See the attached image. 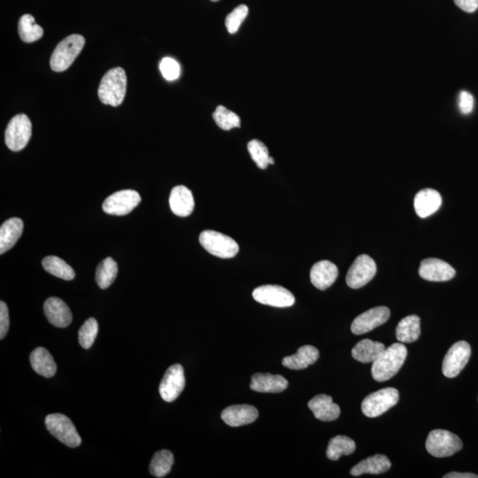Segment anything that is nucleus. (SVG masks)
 Listing matches in <instances>:
<instances>
[{"instance_id": "1", "label": "nucleus", "mask_w": 478, "mask_h": 478, "mask_svg": "<svg viewBox=\"0 0 478 478\" xmlns=\"http://www.w3.org/2000/svg\"><path fill=\"white\" fill-rule=\"evenodd\" d=\"M407 355V349L402 343H395L387 347L373 362V378L378 382H384L394 377L403 366Z\"/></svg>"}, {"instance_id": "2", "label": "nucleus", "mask_w": 478, "mask_h": 478, "mask_svg": "<svg viewBox=\"0 0 478 478\" xmlns=\"http://www.w3.org/2000/svg\"><path fill=\"white\" fill-rule=\"evenodd\" d=\"M127 90V76L124 69L118 67L105 74L101 79L98 94L102 103L118 107L123 103Z\"/></svg>"}, {"instance_id": "3", "label": "nucleus", "mask_w": 478, "mask_h": 478, "mask_svg": "<svg viewBox=\"0 0 478 478\" xmlns=\"http://www.w3.org/2000/svg\"><path fill=\"white\" fill-rule=\"evenodd\" d=\"M85 44V37L81 35H70L66 37L53 51L50 60L51 69L55 72L65 71L78 58Z\"/></svg>"}, {"instance_id": "4", "label": "nucleus", "mask_w": 478, "mask_h": 478, "mask_svg": "<svg viewBox=\"0 0 478 478\" xmlns=\"http://www.w3.org/2000/svg\"><path fill=\"white\" fill-rule=\"evenodd\" d=\"M462 445L457 435L445 430H432L426 441L427 451L436 458L452 457L461 450Z\"/></svg>"}, {"instance_id": "5", "label": "nucleus", "mask_w": 478, "mask_h": 478, "mask_svg": "<svg viewBox=\"0 0 478 478\" xmlns=\"http://www.w3.org/2000/svg\"><path fill=\"white\" fill-rule=\"evenodd\" d=\"M200 243L210 254L222 259H231L239 251L238 244L233 238L218 231H204L200 236Z\"/></svg>"}, {"instance_id": "6", "label": "nucleus", "mask_w": 478, "mask_h": 478, "mask_svg": "<svg viewBox=\"0 0 478 478\" xmlns=\"http://www.w3.org/2000/svg\"><path fill=\"white\" fill-rule=\"evenodd\" d=\"M46 426L54 438L69 448H75L81 445L82 439L74 423L64 414H49L46 418Z\"/></svg>"}, {"instance_id": "7", "label": "nucleus", "mask_w": 478, "mask_h": 478, "mask_svg": "<svg viewBox=\"0 0 478 478\" xmlns=\"http://www.w3.org/2000/svg\"><path fill=\"white\" fill-rule=\"evenodd\" d=\"M400 393L395 388L381 389L368 395L362 401V413L369 418L380 416L391 407L396 406Z\"/></svg>"}, {"instance_id": "8", "label": "nucleus", "mask_w": 478, "mask_h": 478, "mask_svg": "<svg viewBox=\"0 0 478 478\" xmlns=\"http://www.w3.org/2000/svg\"><path fill=\"white\" fill-rule=\"evenodd\" d=\"M32 136V124L25 114H17L12 117L6 127L5 141L12 152L21 151L26 148Z\"/></svg>"}, {"instance_id": "9", "label": "nucleus", "mask_w": 478, "mask_h": 478, "mask_svg": "<svg viewBox=\"0 0 478 478\" xmlns=\"http://www.w3.org/2000/svg\"><path fill=\"white\" fill-rule=\"evenodd\" d=\"M377 274V264L371 256L360 255L353 261L346 275L347 285L352 289H360L371 281Z\"/></svg>"}, {"instance_id": "10", "label": "nucleus", "mask_w": 478, "mask_h": 478, "mask_svg": "<svg viewBox=\"0 0 478 478\" xmlns=\"http://www.w3.org/2000/svg\"><path fill=\"white\" fill-rule=\"evenodd\" d=\"M471 347L466 341H459L450 347L443 362V374L448 378H457L470 361Z\"/></svg>"}, {"instance_id": "11", "label": "nucleus", "mask_w": 478, "mask_h": 478, "mask_svg": "<svg viewBox=\"0 0 478 478\" xmlns=\"http://www.w3.org/2000/svg\"><path fill=\"white\" fill-rule=\"evenodd\" d=\"M140 202L141 197L136 191L123 190L107 197L102 209L108 215L122 216L132 212Z\"/></svg>"}, {"instance_id": "12", "label": "nucleus", "mask_w": 478, "mask_h": 478, "mask_svg": "<svg viewBox=\"0 0 478 478\" xmlns=\"http://www.w3.org/2000/svg\"><path fill=\"white\" fill-rule=\"evenodd\" d=\"M186 387V377L183 366L175 364L166 371L159 384V391L166 402H173L183 393Z\"/></svg>"}, {"instance_id": "13", "label": "nucleus", "mask_w": 478, "mask_h": 478, "mask_svg": "<svg viewBox=\"0 0 478 478\" xmlns=\"http://www.w3.org/2000/svg\"><path fill=\"white\" fill-rule=\"evenodd\" d=\"M253 297L260 304L275 308H289L295 303V297L292 293L279 285L258 287L253 292Z\"/></svg>"}, {"instance_id": "14", "label": "nucleus", "mask_w": 478, "mask_h": 478, "mask_svg": "<svg viewBox=\"0 0 478 478\" xmlns=\"http://www.w3.org/2000/svg\"><path fill=\"white\" fill-rule=\"evenodd\" d=\"M391 311L387 307H378L369 309L364 313L360 315L353 321L351 330L355 335H362L369 333L375 328L387 323L390 318Z\"/></svg>"}, {"instance_id": "15", "label": "nucleus", "mask_w": 478, "mask_h": 478, "mask_svg": "<svg viewBox=\"0 0 478 478\" xmlns=\"http://www.w3.org/2000/svg\"><path fill=\"white\" fill-rule=\"evenodd\" d=\"M455 270L445 261L429 258L421 263L419 275L427 281L445 282L454 278Z\"/></svg>"}, {"instance_id": "16", "label": "nucleus", "mask_w": 478, "mask_h": 478, "mask_svg": "<svg viewBox=\"0 0 478 478\" xmlns=\"http://www.w3.org/2000/svg\"><path fill=\"white\" fill-rule=\"evenodd\" d=\"M44 311L47 320L53 326L66 328L71 324V311L62 299L56 297L46 299L44 305Z\"/></svg>"}, {"instance_id": "17", "label": "nucleus", "mask_w": 478, "mask_h": 478, "mask_svg": "<svg viewBox=\"0 0 478 478\" xmlns=\"http://www.w3.org/2000/svg\"><path fill=\"white\" fill-rule=\"evenodd\" d=\"M259 412L251 405H235L222 411V419L229 426L239 427L249 425L256 421Z\"/></svg>"}, {"instance_id": "18", "label": "nucleus", "mask_w": 478, "mask_h": 478, "mask_svg": "<svg viewBox=\"0 0 478 478\" xmlns=\"http://www.w3.org/2000/svg\"><path fill=\"white\" fill-rule=\"evenodd\" d=\"M339 276V269L329 260H321L312 267L310 279L317 289L324 291L336 281Z\"/></svg>"}, {"instance_id": "19", "label": "nucleus", "mask_w": 478, "mask_h": 478, "mask_svg": "<svg viewBox=\"0 0 478 478\" xmlns=\"http://www.w3.org/2000/svg\"><path fill=\"white\" fill-rule=\"evenodd\" d=\"M289 382L281 375L256 373L251 377L250 388L258 393H279L286 390Z\"/></svg>"}, {"instance_id": "20", "label": "nucleus", "mask_w": 478, "mask_h": 478, "mask_svg": "<svg viewBox=\"0 0 478 478\" xmlns=\"http://www.w3.org/2000/svg\"><path fill=\"white\" fill-rule=\"evenodd\" d=\"M308 407L313 412L315 418L323 422H333L340 416L339 407L328 395L320 394L314 397L309 401Z\"/></svg>"}, {"instance_id": "21", "label": "nucleus", "mask_w": 478, "mask_h": 478, "mask_svg": "<svg viewBox=\"0 0 478 478\" xmlns=\"http://www.w3.org/2000/svg\"><path fill=\"white\" fill-rule=\"evenodd\" d=\"M171 211L180 218H186L193 213L195 203L193 193L184 186H175L170 196Z\"/></svg>"}, {"instance_id": "22", "label": "nucleus", "mask_w": 478, "mask_h": 478, "mask_svg": "<svg viewBox=\"0 0 478 478\" xmlns=\"http://www.w3.org/2000/svg\"><path fill=\"white\" fill-rule=\"evenodd\" d=\"M414 209L421 218H426L441 209L442 197L433 189L420 191L414 197Z\"/></svg>"}, {"instance_id": "23", "label": "nucleus", "mask_w": 478, "mask_h": 478, "mask_svg": "<svg viewBox=\"0 0 478 478\" xmlns=\"http://www.w3.org/2000/svg\"><path fill=\"white\" fill-rule=\"evenodd\" d=\"M24 231V222L20 218H10L0 228V254L12 249Z\"/></svg>"}, {"instance_id": "24", "label": "nucleus", "mask_w": 478, "mask_h": 478, "mask_svg": "<svg viewBox=\"0 0 478 478\" xmlns=\"http://www.w3.org/2000/svg\"><path fill=\"white\" fill-rule=\"evenodd\" d=\"M319 359V351L313 346H303L299 347L295 355L285 357L283 365L290 369H307L308 366L315 364Z\"/></svg>"}, {"instance_id": "25", "label": "nucleus", "mask_w": 478, "mask_h": 478, "mask_svg": "<svg viewBox=\"0 0 478 478\" xmlns=\"http://www.w3.org/2000/svg\"><path fill=\"white\" fill-rule=\"evenodd\" d=\"M391 467L390 460L382 454H375L359 462L352 468L350 473L353 477H359L363 474L378 475L387 472Z\"/></svg>"}, {"instance_id": "26", "label": "nucleus", "mask_w": 478, "mask_h": 478, "mask_svg": "<svg viewBox=\"0 0 478 478\" xmlns=\"http://www.w3.org/2000/svg\"><path fill=\"white\" fill-rule=\"evenodd\" d=\"M32 369L44 378H53L56 374L57 366L52 355L44 347H37L30 355Z\"/></svg>"}, {"instance_id": "27", "label": "nucleus", "mask_w": 478, "mask_h": 478, "mask_svg": "<svg viewBox=\"0 0 478 478\" xmlns=\"http://www.w3.org/2000/svg\"><path fill=\"white\" fill-rule=\"evenodd\" d=\"M387 348L384 344L371 339H363L357 343L352 350V356L362 363L374 362Z\"/></svg>"}, {"instance_id": "28", "label": "nucleus", "mask_w": 478, "mask_h": 478, "mask_svg": "<svg viewBox=\"0 0 478 478\" xmlns=\"http://www.w3.org/2000/svg\"><path fill=\"white\" fill-rule=\"evenodd\" d=\"M420 334L421 320L416 315L403 318L398 324L396 337L400 343H413L419 339Z\"/></svg>"}, {"instance_id": "29", "label": "nucleus", "mask_w": 478, "mask_h": 478, "mask_svg": "<svg viewBox=\"0 0 478 478\" xmlns=\"http://www.w3.org/2000/svg\"><path fill=\"white\" fill-rule=\"evenodd\" d=\"M355 442L346 436H337L330 439L327 448V457L337 461L342 455H350L355 451Z\"/></svg>"}, {"instance_id": "30", "label": "nucleus", "mask_w": 478, "mask_h": 478, "mask_svg": "<svg viewBox=\"0 0 478 478\" xmlns=\"http://www.w3.org/2000/svg\"><path fill=\"white\" fill-rule=\"evenodd\" d=\"M42 265L46 272L66 281H71L76 277L74 269L59 257H46L42 260Z\"/></svg>"}, {"instance_id": "31", "label": "nucleus", "mask_w": 478, "mask_h": 478, "mask_svg": "<svg viewBox=\"0 0 478 478\" xmlns=\"http://www.w3.org/2000/svg\"><path fill=\"white\" fill-rule=\"evenodd\" d=\"M118 274V265L113 258L108 257L101 261L96 270V282L100 289H107L113 285Z\"/></svg>"}, {"instance_id": "32", "label": "nucleus", "mask_w": 478, "mask_h": 478, "mask_svg": "<svg viewBox=\"0 0 478 478\" xmlns=\"http://www.w3.org/2000/svg\"><path fill=\"white\" fill-rule=\"evenodd\" d=\"M19 35L25 43H32L43 37L42 27L36 24L33 16L24 15L21 16L18 24Z\"/></svg>"}, {"instance_id": "33", "label": "nucleus", "mask_w": 478, "mask_h": 478, "mask_svg": "<svg viewBox=\"0 0 478 478\" xmlns=\"http://www.w3.org/2000/svg\"><path fill=\"white\" fill-rule=\"evenodd\" d=\"M174 461V455L170 451H159L152 459L149 468L150 473L155 477H164L170 472Z\"/></svg>"}, {"instance_id": "34", "label": "nucleus", "mask_w": 478, "mask_h": 478, "mask_svg": "<svg viewBox=\"0 0 478 478\" xmlns=\"http://www.w3.org/2000/svg\"><path fill=\"white\" fill-rule=\"evenodd\" d=\"M213 120L219 127L223 130H231L240 127V118L234 112L219 106L213 114Z\"/></svg>"}, {"instance_id": "35", "label": "nucleus", "mask_w": 478, "mask_h": 478, "mask_svg": "<svg viewBox=\"0 0 478 478\" xmlns=\"http://www.w3.org/2000/svg\"><path fill=\"white\" fill-rule=\"evenodd\" d=\"M251 159L261 170H266L269 165V154L267 146L260 140H251L247 145Z\"/></svg>"}, {"instance_id": "36", "label": "nucleus", "mask_w": 478, "mask_h": 478, "mask_svg": "<svg viewBox=\"0 0 478 478\" xmlns=\"http://www.w3.org/2000/svg\"><path fill=\"white\" fill-rule=\"evenodd\" d=\"M98 331V321L94 318H89L80 328L78 337L80 345L85 349H90L94 344Z\"/></svg>"}, {"instance_id": "37", "label": "nucleus", "mask_w": 478, "mask_h": 478, "mask_svg": "<svg viewBox=\"0 0 478 478\" xmlns=\"http://www.w3.org/2000/svg\"><path fill=\"white\" fill-rule=\"evenodd\" d=\"M248 8L245 5H240L235 8L226 18L225 25L229 33L234 34L240 28L241 24L247 18Z\"/></svg>"}, {"instance_id": "38", "label": "nucleus", "mask_w": 478, "mask_h": 478, "mask_svg": "<svg viewBox=\"0 0 478 478\" xmlns=\"http://www.w3.org/2000/svg\"><path fill=\"white\" fill-rule=\"evenodd\" d=\"M159 70L166 80L175 81L180 76L181 67L177 60L172 58H164L159 64Z\"/></svg>"}, {"instance_id": "39", "label": "nucleus", "mask_w": 478, "mask_h": 478, "mask_svg": "<svg viewBox=\"0 0 478 478\" xmlns=\"http://www.w3.org/2000/svg\"><path fill=\"white\" fill-rule=\"evenodd\" d=\"M475 100L473 96L468 91H461L459 96V108L461 114H470L474 109Z\"/></svg>"}, {"instance_id": "40", "label": "nucleus", "mask_w": 478, "mask_h": 478, "mask_svg": "<svg viewBox=\"0 0 478 478\" xmlns=\"http://www.w3.org/2000/svg\"><path fill=\"white\" fill-rule=\"evenodd\" d=\"M9 320L8 308L4 301L0 302V339H3L8 333Z\"/></svg>"}, {"instance_id": "41", "label": "nucleus", "mask_w": 478, "mask_h": 478, "mask_svg": "<svg viewBox=\"0 0 478 478\" xmlns=\"http://www.w3.org/2000/svg\"><path fill=\"white\" fill-rule=\"evenodd\" d=\"M454 3L461 10L467 12H474L478 8V0H454Z\"/></svg>"}, {"instance_id": "42", "label": "nucleus", "mask_w": 478, "mask_h": 478, "mask_svg": "<svg viewBox=\"0 0 478 478\" xmlns=\"http://www.w3.org/2000/svg\"><path fill=\"white\" fill-rule=\"evenodd\" d=\"M444 478H478V476L472 473L451 472L445 475Z\"/></svg>"}, {"instance_id": "43", "label": "nucleus", "mask_w": 478, "mask_h": 478, "mask_svg": "<svg viewBox=\"0 0 478 478\" xmlns=\"http://www.w3.org/2000/svg\"><path fill=\"white\" fill-rule=\"evenodd\" d=\"M274 163H275V161H274V159L272 157H269V164Z\"/></svg>"}, {"instance_id": "44", "label": "nucleus", "mask_w": 478, "mask_h": 478, "mask_svg": "<svg viewBox=\"0 0 478 478\" xmlns=\"http://www.w3.org/2000/svg\"><path fill=\"white\" fill-rule=\"evenodd\" d=\"M212 1H218V0H212Z\"/></svg>"}]
</instances>
